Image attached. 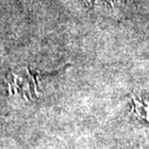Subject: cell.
<instances>
[{"instance_id": "1", "label": "cell", "mask_w": 149, "mask_h": 149, "mask_svg": "<svg viewBox=\"0 0 149 149\" xmlns=\"http://www.w3.org/2000/svg\"><path fill=\"white\" fill-rule=\"evenodd\" d=\"M132 111L137 118L149 123V92H139L133 96Z\"/></svg>"}, {"instance_id": "2", "label": "cell", "mask_w": 149, "mask_h": 149, "mask_svg": "<svg viewBox=\"0 0 149 149\" xmlns=\"http://www.w3.org/2000/svg\"><path fill=\"white\" fill-rule=\"evenodd\" d=\"M91 2L95 3V5H111L115 6L120 0H90Z\"/></svg>"}]
</instances>
